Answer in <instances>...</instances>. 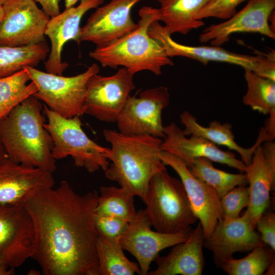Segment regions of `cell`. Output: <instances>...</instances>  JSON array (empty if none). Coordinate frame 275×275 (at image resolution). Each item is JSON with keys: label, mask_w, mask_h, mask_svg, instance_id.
<instances>
[{"label": "cell", "mask_w": 275, "mask_h": 275, "mask_svg": "<svg viewBox=\"0 0 275 275\" xmlns=\"http://www.w3.org/2000/svg\"><path fill=\"white\" fill-rule=\"evenodd\" d=\"M212 162L207 158H198L188 168L195 176L211 186L220 198L234 187L248 184L245 173L226 172L214 168Z\"/></svg>", "instance_id": "28"}, {"label": "cell", "mask_w": 275, "mask_h": 275, "mask_svg": "<svg viewBox=\"0 0 275 275\" xmlns=\"http://www.w3.org/2000/svg\"><path fill=\"white\" fill-rule=\"evenodd\" d=\"M170 95L164 86L148 89L139 97L130 96L117 120L119 131L130 135L164 138L162 113L169 104Z\"/></svg>", "instance_id": "8"}, {"label": "cell", "mask_w": 275, "mask_h": 275, "mask_svg": "<svg viewBox=\"0 0 275 275\" xmlns=\"http://www.w3.org/2000/svg\"><path fill=\"white\" fill-rule=\"evenodd\" d=\"M46 42L21 47L0 46V78L10 75L26 66L35 67L49 52Z\"/></svg>", "instance_id": "25"}, {"label": "cell", "mask_w": 275, "mask_h": 275, "mask_svg": "<svg viewBox=\"0 0 275 275\" xmlns=\"http://www.w3.org/2000/svg\"><path fill=\"white\" fill-rule=\"evenodd\" d=\"M7 0H0V5H3Z\"/></svg>", "instance_id": "44"}, {"label": "cell", "mask_w": 275, "mask_h": 275, "mask_svg": "<svg viewBox=\"0 0 275 275\" xmlns=\"http://www.w3.org/2000/svg\"><path fill=\"white\" fill-rule=\"evenodd\" d=\"M31 81L38 91L33 95L61 116L71 118L85 114V101L88 82L100 68L94 63L82 73L64 76L45 72L35 67L26 66Z\"/></svg>", "instance_id": "7"}, {"label": "cell", "mask_w": 275, "mask_h": 275, "mask_svg": "<svg viewBox=\"0 0 275 275\" xmlns=\"http://www.w3.org/2000/svg\"><path fill=\"white\" fill-rule=\"evenodd\" d=\"M245 0H212L196 16L198 20L208 17L228 19L236 12L238 6Z\"/></svg>", "instance_id": "34"}, {"label": "cell", "mask_w": 275, "mask_h": 275, "mask_svg": "<svg viewBox=\"0 0 275 275\" xmlns=\"http://www.w3.org/2000/svg\"><path fill=\"white\" fill-rule=\"evenodd\" d=\"M244 173L249 184V203L247 206L253 227L269 207L270 192L275 184V143L268 141L255 150Z\"/></svg>", "instance_id": "17"}, {"label": "cell", "mask_w": 275, "mask_h": 275, "mask_svg": "<svg viewBox=\"0 0 275 275\" xmlns=\"http://www.w3.org/2000/svg\"><path fill=\"white\" fill-rule=\"evenodd\" d=\"M164 133L161 150L178 157L188 167L196 158H205L236 169L241 173L244 172L245 164L233 153L220 149L216 145L200 136L190 135L187 138L183 130L173 122L164 127Z\"/></svg>", "instance_id": "19"}, {"label": "cell", "mask_w": 275, "mask_h": 275, "mask_svg": "<svg viewBox=\"0 0 275 275\" xmlns=\"http://www.w3.org/2000/svg\"><path fill=\"white\" fill-rule=\"evenodd\" d=\"M80 0H65V8H69L74 6V5Z\"/></svg>", "instance_id": "41"}, {"label": "cell", "mask_w": 275, "mask_h": 275, "mask_svg": "<svg viewBox=\"0 0 275 275\" xmlns=\"http://www.w3.org/2000/svg\"><path fill=\"white\" fill-rule=\"evenodd\" d=\"M180 119L184 127L183 131L185 135L200 136L215 145L225 146L234 150L240 156L245 165L251 163L256 148L262 143L269 141L266 132L261 128L255 143L252 147L245 148L235 142L232 130V125L230 123L222 124L214 120L210 122L207 127H205L199 124L196 117L187 111H184L180 114Z\"/></svg>", "instance_id": "23"}, {"label": "cell", "mask_w": 275, "mask_h": 275, "mask_svg": "<svg viewBox=\"0 0 275 275\" xmlns=\"http://www.w3.org/2000/svg\"><path fill=\"white\" fill-rule=\"evenodd\" d=\"M151 227L145 211L140 209L128 222L120 240L123 250L129 252L137 260L141 275L148 274L152 262L159 256L161 251L184 242L190 232L166 234L154 231Z\"/></svg>", "instance_id": "12"}, {"label": "cell", "mask_w": 275, "mask_h": 275, "mask_svg": "<svg viewBox=\"0 0 275 275\" xmlns=\"http://www.w3.org/2000/svg\"><path fill=\"white\" fill-rule=\"evenodd\" d=\"M4 16V10L3 5H0V25Z\"/></svg>", "instance_id": "43"}, {"label": "cell", "mask_w": 275, "mask_h": 275, "mask_svg": "<svg viewBox=\"0 0 275 275\" xmlns=\"http://www.w3.org/2000/svg\"><path fill=\"white\" fill-rule=\"evenodd\" d=\"M98 275L141 274L139 265L128 260L120 242L98 236L96 244Z\"/></svg>", "instance_id": "26"}, {"label": "cell", "mask_w": 275, "mask_h": 275, "mask_svg": "<svg viewBox=\"0 0 275 275\" xmlns=\"http://www.w3.org/2000/svg\"><path fill=\"white\" fill-rule=\"evenodd\" d=\"M144 203L152 226L159 232H189L198 220L182 182L170 176L167 169L153 177Z\"/></svg>", "instance_id": "5"}, {"label": "cell", "mask_w": 275, "mask_h": 275, "mask_svg": "<svg viewBox=\"0 0 275 275\" xmlns=\"http://www.w3.org/2000/svg\"><path fill=\"white\" fill-rule=\"evenodd\" d=\"M159 156L162 162L179 176L193 211L201 224L205 238H208L223 218L221 198L211 186L195 176L182 160L162 150Z\"/></svg>", "instance_id": "14"}, {"label": "cell", "mask_w": 275, "mask_h": 275, "mask_svg": "<svg viewBox=\"0 0 275 275\" xmlns=\"http://www.w3.org/2000/svg\"><path fill=\"white\" fill-rule=\"evenodd\" d=\"M8 157V156L0 139V161Z\"/></svg>", "instance_id": "40"}, {"label": "cell", "mask_w": 275, "mask_h": 275, "mask_svg": "<svg viewBox=\"0 0 275 275\" xmlns=\"http://www.w3.org/2000/svg\"><path fill=\"white\" fill-rule=\"evenodd\" d=\"M142 1L111 0L99 6L80 28V42H90L99 47L127 35L138 26L132 19L131 10Z\"/></svg>", "instance_id": "13"}, {"label": "cell", "mask_w": 275, "mask_h": 275, "mask_svg": "<svg viewBox=\"0 0 275 275\" xmlns=\"http://www.w3.org/2000/svg\"><path fill=\"white\" fill-rule=\"evenodd\" d=\"M262 242L275 251V213L272 211L264 212L256 223Z\"/></svg>", "instance_id": "35"}, {"label": "cell", "mask_w": 275, "mask_h": 275, "mask_svg": "<svg viewBox=\"0 0 275 275\" xmlns=\"http://www.w3.org/2000/svg\"><path fill=\"white\" fill-rule=\"evenodd\" d=\"M43 106L33 95L22 101L0 120V139L13 161L53 173L57 169L53 142L44 126Z\"/></svg>", "instance_id": "2"}, {"label": "cell", "mask_w": 275, "mask_h": 275, "mask_svg": "<svg viewBox=\"0 0 275 275\" xmlns=\"http://www.w3.org/2000/svg\"><path fill=\"white\" fill-rule=\"evenodd\" d=\"M139 14L140 19L135 29L107 45L96 47L89 52L90 57L103 67L121 66L134 74L147 70L159 75L162 67L174 65L159 43L148 34L151 24L159 21L158 9L144 6Z\"/></svg>", "instance_id": "4"}, {"label": "cell", "mask_w": 275, "mask_h": 275, "mask_svg": "<svg viewBox=\"0 0 275 275\" xmlns=\"http://www.w3.org/2000/svg\"><path fill=\"white\" fill-rule=\"evenodd\" d=\"M247 91L242 102L253 110L264 115L275 112V81L244 69Z\"/></svg>", "instance_id": "29"}, {"label": "cell", "mask_w": 275, "mask_h": 275, "mask_svg": "<svg viewBox=\"0 0 275 275\" xmlns=\"http://www.w3.org/2000/svg\"><path fill=\"white\" fill-rule=\"evenodd\" d=\"M103 134L111 146L108 156L111 163L104 171L105 177L144 202L153 177L167 169L159 156L162 140L113 129H104Z\"/></svg>", "instance_id": "3"}, {"label": "cell", "mask_w": 275, "mask_h": 275, "mask_svg": "<svg viewBox=\"0 0 275 275\" xmlns=\"http://www.w3.org/2000/svg\"><path fill=\"white\" fill-rule=\"evenodd\" d=\"M204 235L199 222L191 229L187 239L174 245L165 256H157L155 261L157 267L148 272L150 275H201L205 260L203 255Z\"/></svg>", "instance_id": "22"}, {"label": "cell", "mask_w": 275, "mask_h": 275, "mask_svg": "<svg viewBox=\"0 0 275 275\" xmlns=\"http://www.w3.org/2000/svg\"><path fill=\"white\" fill-rule=\"evenodd\" d=\"M255 229L246 209L236 218L219 220L210 235L204 239V246L212 252L214 262L219 267L233 258L235 253L249 252L264 244Z\"/></svg>", "instance_id": "16"}, {"label": "cell", "mask_w": 275, "mask_h": 275, "mask_svg": "<svg viewBox=\"0 0 275 275\" xmlns=\"http://www.w3.org/2000/svg\"><path fill=\"white\" fill-rule=\"evenodd\" d=\"M0 25V46L21 47L45 42L50 17L34 0H7Z\"/></svg>", "instance_id": "11"}, {"label": "cell", "mask_w": 275, "mask_h": 275, "mask_svg": "<svg viewBox=\"0 0 275 275\" xmlns=\"http://www.w3.org/2000/svg\"><path fill=\"white\" fill-rule=\"evenodd\" d=\"M148 34L158 41L170 58L181 56L198 61L203 64L219 62L234 64L254 72L262 58V53L250 56L237 53L217 46H189L176 42L158 21L152 22Z\"/></svg>", "instance_id": "20"}, {"label": "cell", "mask_w": 275, "mask_h": 275, "mask_svg": "<svg viewBox=\"0 0 275 275\" xmlns=\"http://www.w3.org/2000/svg\"><path fill=\"white\" fill-rule=\"evenodd\" d=\"M99 191L95 213L132 219L136 212L133 195L122 187L101 186Z\"/></svg>", "instance_id": "30"}, {"label": "cell", "mask_w": 275, "mask_h": 275, "mask_svg": "<svg viewBox=\"0 0 275 275\" xmlns=\"http://www.w3.org/2000/svg\"><path fill=\"white\" fill-rule=\"evenodd\" d=\"M160 5L159 20L164 22L168 33L185 35L204 25L196 19L199 11L212 0H156Z\"/></svg>", "instance_id": "24"}, {"label": "cell", "mask_w": 275, "mask_h": 275, "mask_svg": "<svg viewBox=\"0 0 275 275\" xmlns=\"http://www.w3.org/2000/svg\"><path fill=\"white\" fill-rule=\"evenodd\" d=\"M54 184L52 173L17 163L8 157L0 161V205L24 204L34 192Z\"/></svg>", "instance_id": "21"}, {"label": "cell", "mask_w": 275, "mask_h": 275, "mask_svg": "<svg viewBox=\"0 0 275 275\" xmlns=\"http://www.w3.org/2000/svg\"><path fill=\"white\" fill-rule=\"evenodd\" d=\"M245 257L233 258L219 267L229 275H262L274 260V251L265 244L259 245Z\"/></svg>", "instance_id": "31"}, {"label": "cell", "mask_w": 275, "mask_h": 275, "mask_svg": "<svg viewBox=\"0 0 275 275\" xmlns=\"http://www.w3.org/2000/svg\"><path fill=\"white\" fill-rule=\"evenodd\" d=\"M37 91L24 68L0 78V120Z\"/></svg>", "instance_id": "27"}, {"label": "cell", "mask_w": 275, "mask_h": 275, "mask_svg": "<svg viewBox=\"0 0 275 275\" xmlns=\"http://www.w3.org/2000/svg\"><path fill=\"white\" fill-rule=\"evenodd\" d=\"M254 72L260 76L275 81L274 50L263 53V57Z\"/></svg>", "instance_id": "36"}, {"label": "cell", "mask_w": 275, "mask_h": 275, "mask_svg": "<svg viewBox=\"0 0 275 275\" xmlns=\"http://www.w3.org/2000/svg\"><path fill=\"white\" fill-rule=\"evenodd\" d=\"M275 0H250L240 11L226 21L210 25L200 35L201 43L209 42L220 46L228 42L235 33H254L275 39V33L269 24V17L274 11Z\"/></svg>", "instance_id": "15"}, {"label": "cell", "mask_w": 275, "mask_h": 275, "mask_svg": "<svg viewBox=\"0 0 275 275\" xmlns=\"http://www.w3.org/2000/svg\"><path fill=\"white\" fill-rule=\"evenodd\" d=\"M98 195L96 190L79 195L63 180L25 200L35 234L32 258L43 274L98 275L94 224Z\"/></svg>", "instance_id": "1"}, {"label": "cell", "mask_w": 275, "mask_h": 275, "mask_svg": "<svg viewBox=\"0 0 275 275\" xmlns=\"http://www.w3.org/2000/svg\"><path fill=\"white\" fill-rule=\"evenodd\" d=\"M133 75L124 67L112 75H93L87 85L85 114L102 122H116L135 89Z\"/></svg>", "instance_id": "10"}, {"label": "cell", "mask_w": 275, "mask_h": 275, "mask_svg": "<svg viewBox=\"0 0 275 275\" xmlns=\"http://www.w3.org/2000/svg\"><path fill=\"white\" fill-rule=\"evenodd\" d=\"M33 223L24 204L0 205V263L15 269L35 251Z\"/></svg>", "instance_id": "9"}, {"label": "cell", "mask_w": 275, "mask_h": 275, "mask_svg": "<svg viewBox=\"0 0 275 275\" xmlns=\"http://www.w3.org/2000/svg\"><path fill=\"white\" fill-rule=\"evenodd\" d=\"M265 273V274H274V260L270 264Z\"/></svg>", "instance_id": "42"}, {"label": "cell", "mask_w": 275, "mask_h": 275, "mask_svg": "<svg viewBox=\"0 0 275 275\" xmlns=\"http://www.w3.org/2000/svg\"><path fill=\"white\" fill-rule=\"evenodd\" d=\"M104 0H80L76 7L66 8L62 13L50 17L46 26L45 35L51 42V50L45 64L46 72L62 75L69 65L62 60V51L64 45L70 40L80 43L79 40L80 21L90 10L96 9Z\"/></svg>", "instance_id": "18"}, {"label": "cell", "mask_w": 275, "mask_h": 275, "mask_svg": "<svg viewBox=\"0 0 275 275\" xmlns=\"http://www.w3.org/2000/svg\"><path fill=\"white\" fill-rule=\"evenodd\" d=\"M43 113L47 119L44 126L52 137V154L56 160L70 156L76 166L84 168L90 173L107 169L111 149L98 144L88 136L82 128L79 116L63 117L45 104Z\"/></svg>", "instance_id": "6"}, {"label": "cell", "mask_w": 275, "mask_h": 275, "mask_svg": "<svg viewBox=\"0 0 275 275\" xmlns=\"http://www.w3.org/2000/svg\"><path fill=\"white\" fill-rule=\"evenodd\" d=\"M94 224L99 236L109 241L120 242L128 222L115 216L95 213Z\"/></svg>", "instance_id": "33"}, {"label": "cell", "mask_w": 275, "mask_h": 275, "mask_svg": "<svg viewBox=\"0 0 275 275\" xmlns=\"http://www.w3.org/2000/svg\"><path fill=\"white\" fill-rule=\"evenodd\" d=\"M269 117L265 122L263 128L272 140L275 138V112L269 115Z\"/></svg>", "instance_id": "38"}, {"label": "cell", "mask_w": 275, "mask_h": 275, "mask_svg": "<svg viewBox=\"0 0 275 275\" xmlns=\"http://www.w3.org/2000/svg\"><path fill=\"white\" fill-rule=\"evenodd\" d=\"M15 272V269L9 268L0 263V275H12Z\"/></svg>", "instance_id": "39"}, {"label": "cell", "mask_w": 275, "mask_h": 275, "mask_svg": "<svg viewBox=\"0 0 275 275\" xmlns=\"http://www.w3.org/2000/svg\"><path fill=\"white\" fill-rule=\"evenodd\" d=\"M39 3L42 10L50 17H54L60 13V0H34Z\"/></svg>", "instance_id": "37"}, {"label": "cell", "mask_w": 275, "mask_h": 275, "mask_svg": "<svg viewBox=\"0 0 275 275\" xmlns=\"http://www.w3.org/2000/svg\"><path fill=\"white\" fill-rule=\"evenodd\" d=\"M249 203V190L246 185L236 186L221 198L222 219H232L240 216Z\"/></svg>", "instance_id": "32"}]
</instances>
